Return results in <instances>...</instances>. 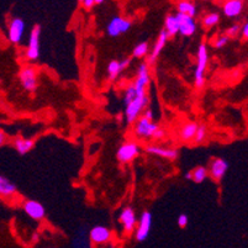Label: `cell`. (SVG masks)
<instances>
[{"label":"cell","instance_id":"6da1fadb","mask_svg":"<svg viewBox=\"0 0 248 248\" xmlns=\"http://www.w3.org/2000/svg\"><path fill=\"white\" fill-rule=\"evenodd\" d=\"M132 131L139 140H163L166 137V130L159 127L155 120H148L142 115L134 123Z\"/></svg>","mask_w":248,"mask_h":248},{"label":"cell","instance_id":"7a4b0ae2","mask_svg":"<svg viewBox=\"0 0 248 248\" xmlns=\"http://www.w3.org/2000/svg\"><path fill=\"white\" fill-rule=\"evenodd\" d=\"M134 88L136 90V95L131 101L125 104V119L127 124H134L141 116L142 112L147 109L148 103H150V99L146 94V89L136 88L135 85Z\"/></svg>","mask_w":248,"mask_h":248},{"label":"cell","instance_id":"3957f363","mask_svg":"<svg viewBox=\"0 0 248 248\" xmlns=\"http://www.w3.org/2000/svg\"><path fill=\"white\" fill-rule=\"evenodd\" d=\"M209 63V49H207L206 44H200L199 48L197 52V67L194 71V82L195 87L202 88L205 84V72Z\"/></svg>","mask_w":248,"mask_h":248},{"label":"cell","instance_id":"277c9868","mask_svg":"<svg viewBox=\"0 0 248 248\" xmlns=\"http://www.w3.org/2000/svg\"><path fill=\"white\" fill-rule=\"evenodd\" d=\"M141 153V147L136 141H126L119 147L116 158L120 163H130L136 159Z\"/></svg>","mask_w":248,"mask_h":248},{"label":"cell","instance_id":"5b68a950","mask_svg":"<svg viewBox=\"0 0 248 248\" xmlns=\"http://www.w3.org/2000/svg\"><path fill=\"white\" fill-rule=\"evenodd\" d=\"M40 36H41V28L37 25L31 30L30 37H29L28 48H26V58L29 61H37L40 57V53H41Z\"/></svg>","mask_w":248,"mask_h":248},{"label":"cell","instance_id":"8992f818","mask_svg":"<svg viewBox=\"0 0 248 248\" xmlns=\"http://www.w3.org/2000/svg\"><path fill=\"white\" fill-rule=\"evenodd\" d=\"M132 26V22L128 19L121 16H115L110 20L107 26V32L110 37H117L127 32Z\"/></svg>","mask_w":248,"mask_h":248},{"label":"cell","instance_id":"52a82bcc","mask_svg":"<svg viewBox=\"0 0 248 248\" xmlns=\"http://www.w3.org/2000/svg\"><path fill=\"white\" fill-rule=\"evenodd\" d=\"M20 84L26 92L33 93L37 89V72L33 67H25L21 69L19 74Z\"/></svg>","mask_w":248,"mask_h":248},{"label":"cell","instance_id":"ba28073f","mask_svg":"<svg viewBox=\"0 0 248 248\" xmlns=\"http://www.w3.org/2000/svg\"><path fill=\"white\" fill-rule=\"evenodd\" d=\"M151 227H152V214L150 211H143L140 220L137 221L136 233H135L136 240L140 242L147 240V237L150 236Z\"/></svg>","mask_w":248,"mask_h":248},{"label":"cell","instance_id":"9c48e42d","mask_svg":"<svg viewBox=\"0 0 248 248\" xmlns=\"http://www.w3.org/2000/svg\"><path fill=\"white\" fill-rule=\"evenodd\" d=\"M25 21L20 17H14L9 24V30H8V38L11 44L19 45L21 44L22 38H24L25 32Z\"/></svg>","mask_w":248,"mask_h":248},{"label":"cell","instance_id":"30bf717a","mask_svg":"<svg viewBox=\"0 0 248 248\" xmlns=\"http://www.w3.org/2000/svg\"><path fill=\"white\" fill-rule=\"evenodd\" d=\"M227 170H229V163H227L226 159L224 158L211 159L210 166L207 168L209 175H210L214 180H216V182H220V180L224 179Z\"/></svg>","mask_w":248,"mask_h":248},{"label":"cell","instance_id":"8fae6325","mask_svg":"<svg viewBox=\"0 0 248 248\" xmlns=\"http://www.w3.org/2000/svg\"><path fill=\"white\" fill-rule=\"evenodd\" d=\"M22 209H24L25 214L31 217L32 220L40 221L45 218L46 216V209L41 202H36V200H26L22 204Z\"/></svg>","mask_w":248,"mask_h":248},{"label":"cell","instance_id":"7c38bea8","mask_svg":"<svg viewBox=\"0 0 248 248\" xmlns=\"http://www.w3.org/2000/svg\"><path fill=\"white\" fill-rule=\"evenodd\" d=\"M120 224L123 225V229L126 233H131L136 229L137 217L136 213L132 207L126 206L124 207L120 214Z\"/></svg>","mask_w":248,"mask_h":248},{"label":"cell","instance_id":"4fadbf2b","mask_svg":"<svg viewBox=\"0 0 248 248\" xmlns=\"http://www.w3.org/2000/svg\"><path fill=\"white\" fill-rule=\"evenodd\" d=\"M178 20V25H179V31L178 33H182L183 36H186V37H190L195 33L197 31V21L194 17H189L186 15L183 14H175Z\"/></svg>","mask_w":248,"mask_h":248},{"label":"cell","instance_id":"5bb4252c","mask_svg":"<svg viewBox=\"0 0 248 248\" xmlns=\"http://www.w3.org/2000/svg\"><path fill=\"white\" fill-rule=\"evenodd\" d=\"M111 231L105 226H94L89 232V238L94 245H107L111 240Z\"/></svg>","mask_w":248,"mask_h":248},{"label":"cell","instance_id":"9a60e30c","mask_svg":"<svg viewBox=\"0 0 248 248\" xmlns=\"http://www.w3.org/2000/svg\"><path fill=\"white\" fill-rule=\"evenodd\" d=\"M146 152L148 155H158V157L169 159V161H174V159L178 158V155H179V152L175 148H167L157 145H148L146 147Z\"/></svg>","mask_w":248,"mask_h":248},{"label":"cell","instance_id":"2e32d148","mask_svg":"<svg viewBox=\"0 0 248 248\" xmlns=\"http://www.w3.org/2000/svg\"><path fill=\"white\" fill-rule=\"evenodd\" d=\"M131 64V60L130 58H125L124 61H111V62L108 64V78L109 80H116L120 76L121 72L124 69L128 68Z\"/></svg>","mask_w":248,"mask_h":248},{"label":"cell","instance_id":"e0dca14e","mask_svg":"<svg viewBox=\"0 0 248 248\" xmlns=\"http://www.w3.org/2000/svg\"><path fill=\"white\" fill-rule=\"evenodd\" d=\"M243 8H245V3L243 0H226L224 3V11L225 16L229 19H234V17L240 16L242 14Z\"/></svg>","mask_w":248,"mask_h":248},{"label":"cell","instance_id":"ac0fdd59","mask_svg":"<svg viewBox=\"0 0 248 248\" xmlns=\"http://www.w3.org/2000/svg\"><path fill=\"white\" fill-rule=\"evenodd\" d=\"M17 193V186L13 180L0 174V198L9 199V198L15 197Z\"/></svg>","mask_w":248,"mask_h":248},{"label":"cell","instance_id":"d6986e66","mask_svg":"<svg viewBox=\"0 0 248 248\" xmlns=\"http://www.w3.org/2000/svg\"><path fill=\"white\" fill-rule=\"evenodd\" d=\"M168 33L166 32L164 30L161 31V33H159L158 38H157V41H155V46H153V49L151 51V55L148 56V63L147 64H150V63H153L155 62L157 58L159 57V55H161V52L163 51L164 46L167 45V42H168Z\"/></svg>","mask_w":248,"mask_h":248},{"label":"cell","instance_id":"ffe728a7","mask_svg":"<svg viewBox=\"0 0 248 248\" xmlns=\"http://www.w3.org/2000/svg\"><path fill=\"white\" fill-rule=\"evenodd\" d=\"M198 124L191 121V123H186V125H183L182 128L179 130V139L182 141H193L194 136H195V132L198 130Z\"/></svg>","mask_w":248,"mask_h":248},{"label":"cell","instance_id":"44dd1931","mask_svg":"<svg viewBox=\"0 0 248 248\" xmlns=\"http://www.w3.org/2000/svg\"><path fill=\"white\" fill-rule=\"evenodd\" d=\"M35 146V142L31 139H24V137H16L14 141V147L20 155H26L30 152Z\"/></svg>","mask_w":248,"mask_h":248},{"label":"cell","instance_id":"7402d4cb","mask_svg":"<svg viewBox=\"0 0 248 248\" xmlns=\"http://www.w3.org/2000/svg\"><path fill=\"white\" fill-rule=\"evenodd\" d=\"M178 13L186 15L189 17H195L198 13L197 5L189 1V0H180L179 3H178Z\"/></svg>","mask_w":248,"mask_h":248},{"label":"cell","instance_id":"603a6c76","mask_svg":"<svg viewBox=\"0 0 248 248\" xmlns=\"http://www.w3.org/2000/svg\"><path fill=\"white\" fill-rule=\"evenodd\" d=\"M164 31L168 33V36H175L179 31V25L175 15H168L164 21Z\"/></svg>","mask_w":248,"mask_h":248},{"label":"cell","instance_id":"cb8c5ba5","mask_svg":"<svg viewBox=\"0 0 248 248\" xmlns=\"http://www.w3.org/2000/svg\"><path fill=\"white\" fill-rule=\"evenodd\" d=\"M207 177H209V173H207L206 167L200 166L191 170V180L195 183H202Z\"/></svg>","mask_w":248,"mask_h":248},{"label":"cell","instance_id":"d4e9b609","mask_svg":"<svg viewBox=\"0 0 248 248\" xmlns=\"http://www.w3.org/2000/svg\"><path fill=\"white\" fill-rule=\"evenodd\" d=\"M150 52V45L148 42H140L132 49V56L135 58H143L148 55Z\"/></svg>","mask_w":248,"mask_h":248},{"label":"cell","instance_id":"484cf974","mask_svg":"<svg viewBox=\"0 0 248 248\" xmlns=\"http://www.w3.org/2000/svg\"><path fill=\"white\" fill-rule=\"evenodd\" d=\"M218 22H220V15L217 13H210V14L205 15L204 19H202V25L207 29L214 28Z\"/></svg>","mask_w":248,"mask_h":248},{"label":"cell","instance_id":"4316f807","mask_svg":"<svg viewBox=\"0 0 248 248\" xmlns=\"http://www.w3.org/2000/svg\"><path fill=\"white\" fill-rule=\"evenodd\" d=\"M206 139V127L204 125H199L198 126V130L195 132V136H194L193 141L195 143H202L204 140Z\"/></svg>","mask_w":248,"mask_h":248},{"label":"cell","instance_id":"83f0119b","mask_svg":"<svg viewBox=\"0 0 248 248\" xmlns=\"http://www.w3.org/2000/svg\"><path fill=\"white\" fill-rule=\"evenodd\" d=\"M229 41H230V38L227 37L226 35H221L216 38L215 44L214 45H215V48L220 49V48H224V47L229 44Z\"/></svg>","mask_w":248,"mask_h":248},{"label":"cell","instance_id":"f1b7e54d","mask_svg":"<svg viewBox=\"0 0 248 248\" xmlns=\"http://www.w3.org/2000/svg\"><path fill=\"white\" fill-rule=\"evenodd\" d=\"M240 29H241L240 25H237V24L232 25L231 28H229V30L226 31V33H225V35H226L229 38L236 37V36L240 35Z\"/></svg>","mask_w":248,"mask_h":248},{"label":"cell","instance_id":"f546056e","mask_svg":"<svg viewBox=\"0 0 248 248\" xmlns=\"http://www.w3.org/2000/svg\"><path fill=\"white\" fill-rule=\"evenodd\" d=\"M188 222H189V218L186 214H180V215L178 216V225H179V227L184 229V227L188 225Z\"/></svg>","mask_w":248,"mask_h":248},{"label":"cell","instance_id":"4dcf8cb0","mask_svg":"<svg viewBox=\"0 0 248 248\" xmlns=\"http://www.w3.org/2000/svg\"><path fill=\"white\" fill-rule=\"evenodd\" d=\"M240 35L242 36L245 40L248 37V24H247V22H246V24H243L242 28L240 29Z\"/></svg>","mask_w":248,"mask_h":248},{"label":"cell","instance_id":"1f68e13d","mask_svg":"<svg viewBox=\"0 0 248 248\" xmlns=\"http://www.w3.org/2000/svg\"><path fill=\"white\" fill-rule=\"evenodd\" d=\"M142 116H145L148 120H155V116H153V111L151 109H146L145 111L142 112Z\"/></svg>","mask_w":248,"mask_h":248},{"label":"cell","instance_id":"d6a6232c","mask_svg":"<svg viewBox=\"0 0 248 248\" xmlns=\"http://www.w3.org/2000/svg\"><path fill=\"white\" fill-rule=\"evenodd\" d=\"M82 3H83V6L87 9H90V8H93L94 4H95V1L94 0H82Z\"/></svg>","mask_w":248,"mask_h":248},{"label":"cell","instance_id":"836d02e7","mask_svg":"<svg viewBox=\"0 0 248 248\" xmlns=\"http://www.w3.org/2000/svg\"><path fill=\"white\" fill-rule=\"evenodd\" d=\"M5 142H6L5 132H4L3 130H0V148L3 147L4 145H5Z\"/></svg>","mask_w":248,"mask_h":248},{"label":"cell","instance_id":"e575fe53","mask_svg":"<svg viewBox=\"0 0 248 248\" xmlns=\"http://www.w3.org/2000/svg\"><path fill=\"white\" fill-rule=\"evenodd\" d=\"M186 179H188V180H191V172H188L186 174Z\"/></svg>","mask_w":248,"mask_h":248},{"label":"cell","instance_id":"d590c367","mask_svg":"<svg viewBox=\"0 0 248 248\" xmlns=\"http://www.w3.org/2000/svg\"><path fill=\"white\" fill-rule=\"evenodd\" d=\"M94 1H95V4H101V3H104L105 0H94Z\"/></svg>","mask_w":248,"mask_h":248},{"label":"cell","instance_id":"8d00e7d4","mask_svg":"<svg viewBox=\"0 0 248 248\" xmlns=\"http://www.w3.org/2000/svg\"><path fill=\"white\" fill-rule=\"evenodd\" d=\"M105 248H116V247H115L114 245H109V246H107V247H105Z\"/></svg>","mask_w":248,"mask_h":248},{"label":"cell","instance_id":"74e56055","mask_svg":"<svg viewBox=\"0 0 248 248\" xmlns=\"http://www.w3.org/2000/svg\"><path fill=\"white\" fill-rule=\"evenodd\" d=\"M204 1H210V0H204Z\"/></svg>","mask_w":248,"mask_h":248},{"label":"cell","instance_id":"f35d334b","mask_svg":"<svg viewBox=\"0 0 248 248\" xmlns=\"http://www.w3.org/2000/svg\"><path fill=\"white\" fill-rule=\"evenodd\" d=\"M80 1H82V0H80Z\"/></svg>","mask_w":248,"mask_h":248}]
</instances>
